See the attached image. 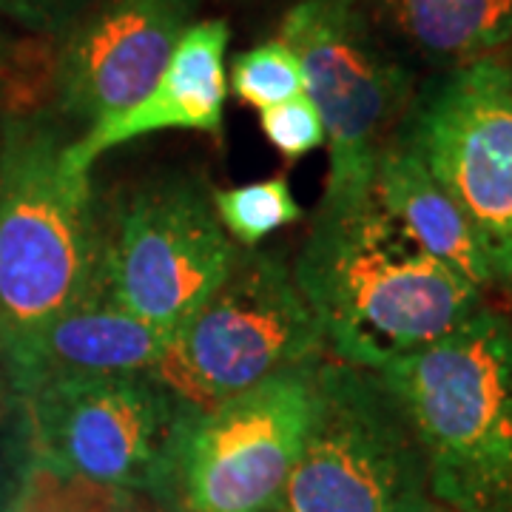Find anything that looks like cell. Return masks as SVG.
Masks as SVG:
<instances>
[{"label":"cell","instance_id":"obj_9","mask_svg":"<svg viewBox=\"0 0 512 512\" xmlns=\"http://www.w3.org/2000/svg\"><path fill=\"white\" fill-rule=\"evenodd\" d=\"M399 137L467 217L493 288L512 291V60L484 57L433 77Z\"/></svg>","mask_w":512,"mask_h":512},{"label":"cell","instance_id":"obj_25","mask_svg":"<svg viewBox=\"0 0 512 512\" xmlns=\"http://www.w3.org/2000/svg\"><path fill=\"white\" fill-rule=\"evenodd\" d=\"M504 57H507V60H512V43H510V49L504 52Z\"/></svg>","mask_w":512,"mask_h":512},{"label":"cell","instance_id":"obj_3","mask_svg":"<svg viewBox=\"0 0 512 512\" xmlns=\"http://www.w3.org/2000/svg\"><path fill=\"white\" fill-rule=\"evenodd\" d=\"M55 109L0 120V345L15 348L97 285L100 220L92 174L66 163Z\"/></svg>","mask_w":512,"mask_h":512},{"label":"cell","instance_id":"obj_26","mask_svg":"<svg viewBox=\"0 0 512 512\" xmlns=\"http://www.w3.org/2000/svg\"><path fill=\"white\" fill-rule=\"evenodd\" d=\"M510 322H512V316H510Z\"/></svg>","mask_w":512,"mask_h":512},{"label":"cell","instance_id":"obj_6","mask_svg":"<svg viewBox=\"0 0 512 512\" xmlns=\"http://www.w3.org/2000/svg\"><path fill=\"white\" fill-rule=\"evenodd\" d=\"M427 470L402 407L376 370L325 356L316 413L274 512H421Z\"/></svg>","mask_w":512,"mask_h":512},{"label":"cell","instance_id":"obj_24","mask_svg":"<svg viewBox=\"0 0 512 512\" xmlns=\"http://www.w3.org/2000/svg\"><path fill=\"white\" fill-rule=\"evenodd\" d=\"M421 512H450V510H444V507H439V504H433V501H430V504H427Z\"/></svg>","mask_w":512,"mask_h":512},{"label":"cell","instance_id":"obj_16","mask_svg":"<svg viewBox=\"0 0 512 512\" xmlns=\"http://www.w3.org/2000/svg\"><path fill=\"white\" fill-rule=\"evenodd\" d=\"M211 202L225 234L239 248H259L265 239L299 222L305 214L285 174L234 188H214Z\"/></svg>","mask_w":512,"mask_h":512},{"label":"cell","instance_id":"obj_1","mask_svg":"<svg viewBox=\"0 0 512 512\" xmlns=\"http://www.w3.org/2000/svg\"><path fill=\"white\" fill-rule=\"evenodd\" d=\"M293 276L330 356L367 370L436 345L487 305L481 288L424 254L373 194L316 211Z\"/></svg>","mask_w":512,"mask_h":512},{"label":"cell","instance_id":"obj_7","mask_svg":"<svg viewBox=\"0 0 512 512\" xmlns=\"http://www.w3.org/2000/svg\"><path fill=\"white\" fill-rule=\"evenodd\" d=\"M328 356L322 328L276 248H242L234 268L151 373L197 410Z\"/></svg>","mask_w":512,"mask_h":512},{"label":"cell","instance_id":"obj_17","mask_svg":"<svg viewBox=\"0 0 512 512\" xmlns=\"http://www.w3.org/2000/svg\"><path fill=\"white\" fill-rule=\"evenodd\" d=\"M228 86L251 109H274L305 94V69L285 40H265L234 57Z\"/></svg>","mask_w":512,"mask_h":512},{"label":"cell","instance_id":"obj_5","mask_svg":"<svg viewBox=\"0 0 512 512\" xmlns=\"http://www.w3.org/2000/svg\"><path fill=\"white\" fill-rule=\"evenodd\" d=\"M23 413L32 461L171 504L185 433L202 410L154 373H123L35 384Z\"/></svg>","mask_w":512,"mask_h":512},{"label":"cell","instance_id":"obj_15","mask_svg":"<svg viewBox=\"0 0 512 512\" xmlns=\"http://www.w3.org/2000/svg\"><path fill=\"white\" fill-rule=\"evenodd\" d=\"M370 18L421 60L450 72L512 43V0H373Z\"/></svg>","mask_w":512,"mask_h":512},{"label":"cell","instance_id":"obj_21","mask_svg":"<svg viewBox=\"0 0 512 512\" xmlns=\"http://www.w3.org/2000/svg\"><path fill=\"white\" fill-rule=\"evenodd\" d=\"M29 467H32V447H29L26 413H23L20 421L0 427V512H9Z\"/></svg>","mask_w":512,"mask_h":512},{"label":"cell","instance_id":"obj_13","mask_svg":"<svg viewBox=\"0 0 512 512\" xmlns=\"http://www.w3.org/2000/svg\"><path fill=\"white\" fill-rule=\"evenodd\" d=\"M171 345L168 333L140 322L94 288L80 305L9 350L18 359L29 396L35 384L52 379L151 373Z\"/></svg>","mask_w":512,"mask_h":512},{"label":"cell","instance_id":"obj_22","mask_svg":"<svg viewBox=\"0 0 512 512\" xmlns=\"http://www.w3.org/2000/svg\"><path fill=\"white\" fill-rule=\"evenodd\" d=\"M26 410V382L12 350L0 345V427L23 419Z\"/></svg>","mask_w":512,"mask_h":512},{"label":"cell","instance_id":"obj_18","mask_svg":"<svg viewBox=\"0 0 512 512\" xmlns=\"http://www.w3.org/2000/svg\"><path fill=\"white\" fill-rule=\"evenodd\" d=\"M126 495L128 490L69 476L49 464L32 461L9 512H114Z\"/></svg>","mask_w":512,"mask_h":512},{"label":"cell","instance_id":"obj_4","mask_svg":"<svg viewBox=\"0 0 512 512\" xmlns=\"http://www.w3.org/2000/svg\"><path fill=\"white\" fill-rule=\"evenodd\" d=\"M279 40L305 69V94L322 114L330 168L319 208L370 200L376 165L399 134L416 97L370 18L365 0H302L282 18Z\"/></svg>","mask_w":512,"mask_h":512},{"label":"cell","instance_id":"obj_12","mask_svg":"<svg viewBox=\"0 0 512 512\" xmlns=\"http://www.w3.org/2000/svg\"><path fill=\"white\" fill-rule=\"evenodd\" d=\"M231 43V26L222 18L194 20L180 37L165 72L157 77L151 92L117 117L97 123L72 137L63 157L77 171L92 174L97 157L131 140L157 131H202L222 134V114L228 97L225 52Z\"/></svg>","mask_w":512,"mask_h":512},{"label":"cell","instance_id":"obj_2","mask_svg":"<svg viewBox=\"0 0 512 512\" xmlns=\"http://www.w3.org/2000/svg\"><path fill=\"white\" fill-rule=\"evenodd\" d=\"M419 444L430 501L512 512V322L481 305L436 345L376 370Z\"/></svg>","mask_w":512,"mask_h":512},{"label":"cell","instance_id":"obj_14","mask_svg":"<svg viewBox=\"0 0 512 512\" xmlns=\"http://www.w3.org/2000/svg\"><path fill=\"white\" fill-rule=\"evenodd\" d=\"M373 200L424 254L487 293L493 274L467 217L421 157L396 134L373 177Z\"/></svg>","mask_w":512,"mask_h":512},{"label":"cell","instance_id":"obj_23","mask_svg":"<svg viewBox=\"0 0 512 512\" xmlns=\"http://www.w3.org/2000/svg\"><path fill=\"white\" fill-rule=\"evenodd\" d=\"M114 512H168V504L148 493H128Z\"/></svg>","mask_w":512,"mask_h":512},{"label":"cell","instance_id":"obj_19","mask_svg":"<svg viewBox=\"0 0 512 512\" xmlns=\"http://www.w3.org/2000/svg\"><path fill=\"white\" fill-rule=\"evenodd\" d=\"M259 126H262V134L268 137V143L291 163L308 157L311 151L328 143L322 114L313 106L308 94L293 97L274 109H265L259 114Z\"/></svg>","mask_w":512,"mask_h":512},{"label":"cell","instance_id":"obj_11","mask_svg":"<svg viewBox=\"0 0 512 512\" xmlns=\"http://www.w3.org/2000/svg\"><path fill=\"white\" fill-rule=\"evenodd\" d=\"M200 0H92L60 35L55 111L80 134L140 103L165 72Z\"/></svg>","mask_w":512,"mask_h":512},{"label":"cell","instance_id":"obj_20","mask_svg":"<svg viewBox=\"0 0 512 512\" xmlns=\"http://www.w3.org/2000/svg\"><path fill=\"white\" fill-rule=\"evenodd\" d=\"M89 0H0V15L37 35H63Z\"/></svg>","mask_w":512,"mask_h":512},{"label":"cell","instance_id":"obj_10","mask_svg":"<svg viewBox=\"0 0 512 512\" xmlns=\"http://www.w3.org/2000/svg\"><path fill=\"white\" fill-rule=\"evenodd\" d=\"M319 362L282 370L191 421L174 481L185 510H276L311 433Z\"/></svg>","mask_w":512,"mask_h":512},{"label":"cell","instance_id":"obj_8","mask_svg":"<svg viewBox=\"0 0 512 512\" xmlns=\"http://www.w3.org/2000/svg\"><path fill=\"white\" fill-rule=\"evenodd\" d=\"M211 191L185 174H163L128 191L111 225H100L97 291L177 339L237 262Z\"/></svg>","mask_w":512,"mask_h":512}]
</instances>
